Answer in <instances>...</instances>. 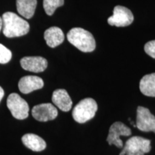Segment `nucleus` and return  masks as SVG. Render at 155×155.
<instances>
[{"mask_svg": "<svg viewBox=\"0 0 155 155\" xmlns=\"http://www.w3.org/2000/svg\"><path fill=\"white\" fill-rule=\"evenodd\" d=\"M2 30L5 36L8 38L25 35L30 31V25L17 14L11 12L4 13L2 17Z\"/></svg>", "mask_w": 155, "mask_h": 155, "instance_id": "nucleus-1", "label": "nucleus"}, {"mask_svg": "<svg viewBox=\"0 0 155 155\" xmlns=\"http://www.w3.org/2000/svg\"><path fill=\"white\" fill-rule=\"evenodd\" d=\"M67 39L71 44L83 53H91L96 48V41L90 32L81 28H74L68 32Z\"/></svg>", "mask_w": 155, "mask_h": 155, "instance_id": "nucleus-2", "label": "nucleus"}, {"mask_svg": "<svg viewBox=\"0 0 155 155\" xmlns=\"http://www.w3.org/2000/svg\"><path fill=\"white\" fill-rule=\"evenodd\" d=\"M98 110V105L94 99L86 98L81 101L73 110V117L78 123H86L94 117Z\"/></svg>", "mask_w": 155, "mask_h": 155, "instance_id": "nucleus-3", "label": "nucleus"}, {"mask_svg": "<svg viewBox=\"0 0 155 155\" xmlns=\"http://www.w3.org/2000/svg\"><path fill=\"white\" fill-rule=\"evenodd\" d=\"M151 141L141 137L129 139L119 155H144L151 151Z\"/></svg>", "mask_w": 155, "mask_h": 155, "instance_id": "nucleus-4", "label": "nucleus"}, {"mask_svg": "<svg viewBox=\"0 0 155 155\" xmlns=\"http://www.w3.org/2000/svg\"><path fill=\"white\" fill-rule=\"evenodd\" d=\"M7 106L15 119L23 120L28 117L30 110L28 104L19 94L13 93L9 95L7 100Z\"/></svg>", "mask_w": 155, "mask_h": 155, "instance_id": "nucleus-5", "label": "nucleus"}, {"mask_svg": "<svg viewBox=\"0 0 155 155\" xmlns=\"http://www.w3.org/2000/svg\"><path fill=\"white\" fill-rule=\"evenodd\" d=\"M134 21V15L129 9L123 6H116L114 9L113 15L108 19V23L111 26L118 28L130 25Z\"/></svg>", "mask_w": 155, "mask_h": 155, "instance_id": "nucleus-6", "label": "nucleus"}, {"mask_svg": "<svg viewBox=\"0 0 155 155\" xmlns=\"http://www.w3.org/2000/svg\"><path fill=\"white\" fill-rule=\"evenodd\" d=\"M131 134V129L127 125L121 121H116L110 127L106 141H108L109 145L114 144L118 148H122L124 146L123 141L120 139V137L121 136L128 137Z\"/></svg>", "mask_w": 155, "mask_h": 155, "instance_id": "nucleus-7", "label": "nucleus"}, {"mask_svg": "<svg viewBox=\"0 0 155 155\" xmlns=\"http://www.w3.org/2000/svg\"><path fill=\"white\" fill-rule=\"evenodd\" d=\"M137 127L144 132L155 133V116L148 108L139 106L137 111Z\"/></svg>", "mask_w": 155, "mask_h": 155, "instance_id": "nucleus-8", "label": "nucleus"}, {"mask_svg": "<svg viewBox=\"0 0 155 155\" xmlns=\"http://www.w3.org/2000/svg\"><path fill=\"white\" fill-rule=\"evenodd\" d=\"M58 114L57 108L50 103L36 105L32 109V116L39 121H51L57 117Z\"/></svg>", "mask_w": 155, "mask_h": 155, "instance_id": "nucleus-9", "label": "nucleus"}, {"mask_svg": "<svg viewBox=\"0 0 155 155\" xmlns=\"http://www.w3.org/2000/svg\"><path fill=\"white\" fill-rule=\"evenodd\" d=\"M20 65L25 71L33 73H41L47 68L48 61L40 56L24 57L20 60Z\"/></svg>", "mask_w": 155, "mask_h": 155, "instance_id": "nucleus-10", "label": "nucleus"}, {"mask_svg": "<svg viewBox=\"0 0 155 155\" xmlns=\"http://www.w3.org/2000/svg\"><path fill=\"white\" fill-rule=\"evenodd\" d=\"M44 86V82L41 78L35 75H27L19 81L18 87L22 94H28L34 91L41 89Z\"/></svg>", "mask_w": 155, "mask_h": 155, "instance_id": "nucleus-11", "label": "nucleus"}, {"mask_svg": "<svg viewBox=\"0 0 155 155\" xmlns=\"http://www.w3.org/2000/svg\"><path fill=\"white\" fill-rule=\"evenodd\" d=\"M53 104L61 111L67 112L71 109L73 101L65 89H57L52 96Z\"/></svg>", "mask_w": 155, "mask_h": 155, "instance_id": "nucleus-12", "label": "nucleus"}, {"mask_svg": "<svg viewBox=\"0 0 155 155\" xmlns=\"http://www.w3.org/2000/svg\"><path fill=\"white\" fill-rule=\"evenodd\" d=\"M44 38L49 47L55 48L63 43L65 37L61 28L58 27H51L45 30Z\"/></svg>", "mask_w": 155, "mask_h": 155, "instance_id": "nucleus-13", "label": "nucleus"}, {"mask_svg": "<svg viewBox=\"0 0 155 155\" xmlns=\"http://www.w3.org/2000/svg\"><path fill=\"white\" fill-rule=\"evenodd\" d=\"M22 141L25 147L34 152H41L46 148L44 139L35 134H26L22 137Z\"/></svg>", "mask_w": 155, "mask_h": 155, "instance_id": "nucleus-14", "label": "nucleus"}, {"mask_svg": "<svg viewBox=\"0 0 155 155\" xmlns=\"http://www.w3.org/2000/svg\"><path fill=\"white\" fill-rule=\"evenodd\" d=\"M37 3V0H17V12L25 18H32L35 12Z\"/></svg>", "mask_w": 155, "mask_h": 155, "instance_id": "nucleus-15", "label": "nucleus"}, {"mask_svg": "<svg viewBox=\"0 0 155 155\" xmlns=\"http://www.w3.org/2000/svg\"><path fill=\"white\" fill-rule=\"evenodd\" d=\"M139 88L145 96L155 97V73L144 75L140 81Z\"/></svg>", "mask_w": 155, "mask_h": 155, "instance_id": "nucleus-16", "label": "nucleus"}, {"mask_svg": "<svg viewBox=\"0 0 155 155\" xmlns=\"http://www.w3.org/2000/svg\"><path fill=\"white\" fill-rule=\"evenodd\" d=\"M64 5V0H43V7L48 15L51 16L54 14L58 7Z\"/></svg>", "mask_w": 155, "mask_h": 155, "instance_id": "nucleus-17", "label": "nucleus"}, {"mask_svg": "<svg viewBox=\"0 0 155 155\" xmlns=\"http://www.w3.org/2000/svg\"><path fill=\"white\" fill-rule=\"evenodd\" d=\"M12 52L2 44H0V63L6 64L12 59Z\"/></svg>", "mask_w": 155, "mask_h": 155, "instance_id": "nucleus-18", "label": "nucleus"}, {"mask_svg": "<svg viewBox=\"0 0 155 155\" xmlns=\"http://www.w3.org/2000/svg\"><path fill=\"white\" fill-rule=\"evenodd\" d=\"M145 53L155 59V40L147 42L144 45Z\"/></svg>", "mask_w": 155, "mask_h": 155, "instance_id": "nucleus-19", "label": "nucleus"}, {"mask_svg": "<svg viewBox=\"0 0 155 155\" xmlns=\"http://www.w3.org/2000/svg\"><path fill=\"white\" fill-rule=\"evenodd\" d=\"M4 95H5V91H4L3 88L0 86V102H1L2 99V98L4 97Z\"/></svg>", "mask_w": 155, "mask_h": 155, "instance_id": "nucleus-20", "label": "nucleus"}, {"mask_svg": "<svg viewBox=\"0 0 155 155\" xmlns=\"http://www.w3.org/2000/svg\"><path fill=\"white\" fill-rule=\"evenodd\" d=\"M2 26H3V22H2V17H0V31L2 30Z\"/></svg>", "mask_w": 155, "mask_h": 155, "instance_id": "nucleus-21", "label": "nucleus"}]
</instances>
